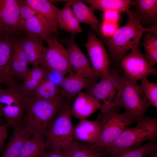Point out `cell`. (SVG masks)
<instances>
[{"instance_id": "obj_24", "label": "cell", "mask_w": 157, "mask_h": 157, "mask_svg": "<svg viewBox=\"0 0 157 157\" xmlns=\"http://www.w3.org/2000/svg\"><path fill=\"white\" fill-rule=\"evenodd\" d=\"M71 7L75 17L80 23L89 25L94 31H98L100 28L99 21L94 13L95 9L88 7L82 0H72Z\"/></svg>"}, {"instance_id": "obj_11", "label": "cell", "mask_w": 157, "mask_h": 157, "mask_svg": "<svg viewBox=\"0 0 157 157\" xmlns=\"http://www.w3.org/2000/svg\"><path fill=\"white\" fill-rule=\"evenodd\" d=\"M110 70L108 76L101 78L100 81L87 88L85 92L99 101H102L105 104L114 101L122 75L116 69Z\"/></svg>"}, {"instance_id": "obj_6", "label": "cell", "mask_w": 157, "mask_h": 157, "mask_svg": "<svg viewBox=\"0 0 157 157\" xmlns=\"http://www.w3.org/2000/svg\"><path fill=\"white\" fill-rule=\"evenodd\" d=\"M116 109H108L101 111L97 120L101 128L99 139L94 146L102 149L110 144L128 126L133 122L125 113H119Z\"/></svg>"}, {"instance_id": "obj_23", "label": "cell", "mask_w": 157, "mask_h": 157, "mask_svg": "<svg viewBox=\"0 0 157 157\" xmlns=\"http://www.w3.org/2000/svg\"><path fill=\"white\" fill-rule=\"evenodd\" d=\"M13 133L4 148L2 157H18L25 142L31 136L23 126L14 127Z\"/></svg>"}, {"instance_id": "obj_37", "label": "cell", "mask_w": 157, "mask_h": 157, "mask_svg": "<svg viewBox=\"0 0 157 157\" xmlns=\"http://www.w3.org/2000/svg\"><path fill=\"white\" fill-rule=\"evenodd\" d=\"M147 157H157V149H155Z\"/></svg>"}, {"instance_id": "obj_31", "label": "cell", "mask_w": 157, "mask_h": 157, "mask_svg": "<svg viewBox=\"0 0 157 157\" xmlns=\"http://www.w3.org/2000/svg\"><path fill=\"white\" fill-rule=\"evenodd\" d=\"M140 81L141 83L140 86L145 98L151 106L157 108V83L151 82L147 77L144 78Z\"/></svg>"}, {"instance_id": "obj_13", "label": "cell", "mask_w": 157, "mask_h": 157, "mask_svg": "<svg viewBox=\"0 0 157 157\" xmlns=\"http://www.w3.org/2000/svg\"><path fill=\"white\" fill-rule=\"evenodd\" d=\"M21 30L17 0H0V31L17 33Z\"/></svg>"}, {"instance_id": "obj_26", "label": "cell", "mask_w": 157, "mask_h": 157, "mask_svg": "<svg viewBox=\"0 0 157 157\" xmlns=\"http://www.w3.org/2000/svg\"><path fill=\"white\" fill-rule=\"evenodd\" d=\"M95 9L106 12L113 11L126 13L131 7L130 0H83Z\"/></svg>"}, {"instance_id": "obj_39", "label": "cell", "mask_w": 157, "mask_h": 157, "mask_svg": "<svg viewBox=\"0 0 157 157\" xmlns=\"http://www.w3.org/2000/svg\"><path fill=\"white\" fill-rule=\"evenodd\" d=\"M1 88V87H0V89Z\"/></svg>"}, {"instance_id": "obj_40", "label": "cell", "mask_w": 157, "mask_h": 157, "mask_svg": "<svg viewBox=\"0 0 157 157\" xmlns=\"http://www.w3.org/2000/svg\"><path fill=\"white\" fill-rule=\"evenodd\" d=\"M1 32V31H0V32Z\"/></svg>"}, {"instance_id": "obj_38", "label": "cell", "mask_w": 157, "mask_h": 157, "mask_svg": "<svg viewBox=\"0 0 157 157\" xmlns=\"http://www.w3.org/2000/svg\"><path fill=\"white\" fill-rule=\"evenodd\" d=\"M2 118L0 117V124L3 122V120Z\"/></svg>"}, {"instance_id": "obj_14", "label": "cell", "mask_w": 157, "mask_h": 157, "mask_svg": "<svg viewBox=\"0 0 157 157\" xmlns=\"http://www.w3.org/2000/svg\"><path fill=\"white\" fill-rule=\"evenodd\" d=\"M14 41L7 36L0 34V83L5 84L8 88L19 87L16 83L10 69V61Z\"/></svg>"}, {"instance_id": "obj_20", "label": "cell", "mask_w": 157, "mask_h": 157, "mask_svg": "<svg viewBox=\"0 0 157 157\" xmlns=\"http://www.w3.org/2000/svg\"><path fill=\"white\" fill-rule=\"evenodd\" d=\"M22 29L27 36L37 38L42 41L53 37L54 33L47 23L38 15L26 20L22 25Z\"/></svg>"}, {"instance_id": "obj_19", "label": "cell", "mask_w": 157, "mask_h": 157, "mask_svg": "<svg viewBox=\"0 0 157 157\" xmlns=\"http://www.w3.org/2000/svg\"><path fill=\"white\" fill-rule=\"evenodd\" d=\"M28 4L50 26L54 33L57 31V16L60 9L47 0H26Z\"/></svg>"}, {"instance_id": "obj_15", "label": "cell", "mask_w": 157, "mask_h": 157, "mask_svg": "<svg viewBox=\"0 0 157 157\" xmlns=\"http://www.w3.org/2000/svg\"><path fill=\"white\" fill-rule=\"evenodd\" d=\"M102 104L100 101L86 93L78 94L71 106L72 116L80 120L87 119L97 110L100 109Z\"/></svg>"}, {"instance_id": "obj_2", "label": "cell", "mask_w": 157, "mask_h": 157, "mask_svg": "<svg viewBox=\"0 0 157 157\" xmlns=\"http://www.w3.org/2000/svg\"><path fill=\"white\" fill-rule=\"evenodd\" d=\"M67 101L62 94L52 100H39L33 96L28 97L23 124L24 127L31 136L44 137L49 124Z\"/></svg>"}, {"instance_id": "obj_32", "label": "cell", "mask_w": 157, "mask_h": 157, "mask_svg": "<svg viewBox=\"0 0 157 157\" xmlns=\"http://www.w3.org/2000/svg\"><path fill=\"white\" fill-rule=\"evenodd\" d=\"M72 0H68L65 3L63 8L60 10L57 16L59 28L61 29L63 26L75 15L71 7Z\"/></svg>"}, {"instance_id": "obj_7", "label": "cell", "mask_w": 157, "mask_h": 157, "mask_svg": "<svg viewBox=\"0 0 157 157\" xmlns=\"http://www.w3.org/2000/svg\"><path fill=\"white\" fill-rule=\"evenodd\" d=\"M17 88L0 89V117L9 126L23 124L28 97Z\"/></svg>"}, {"instance_id": "obj_17", "label": "cell", "mask_w": 157, "mask_h": 157, "mask_svg": "<svg viewBox=\"0 0 157 157\" xmlns=\"http://www.w3.org/2000/svg\"><path fill=\"white\" fill-rule=\"evenodd\" d=\"M73 127V136L74 140L87 143L95 144L98 142L101 132V128L97 120L87 119L80 120Z\"/></svg>"}, {"instance_id": "obj_30", "label": "cell", "mask_w": 157, "mask_h": 157, "mask_svg": "<svg viewBox=\"0 0 157 157\" xmlns=\"http://www.w3.org/2000/svg\"><path fill=\"white\" fill-rule=\"evenodd\" d=\"M144 56L147 62L154 67L157 63V32H148L143 37Z\"/></svg>"}, {"instance_id": "obj_9", "label": "cell", "mask_w": 157, "mask_h": 157, "mask_svg": "<svg viewBox=\"0 0 157 157\" xmlns=\"http://www.w3.org/2000/svg\"><path fill=\"white\" fill-rule=\"evenodd\" d=\"M119 65L122 75L130 81L137 83L138 81L150 75L157 76L156 69L147 62L138 47L131 50L121 60Z\"/></svg>"}, {"instance_id": "obj_3", "label": "cell", "mask_w": 157, "mask_h": 157, "mask_svg": "<svg viewBox=\"0 0 157 157\" xmlns=\"http://www.w3.org/2000/svg\"><path fill=\"white\" fill-rule=\"evenodd\" d=\"M133 127L126 128L110 144L99 149L105 157L116 151L140 145L146 140L157 141V118L144 117Z\"/></svg>"}, {"instance_id": "obj_8", "label": "cell", "mask_w": 157, "mask_h": 157, "mask_svg": "<svg viewBox=\"0 0 157 157\" xmlns=\"http://www.w3.org/2000/svg\"><path fill=\"white\" fill-rule=\"evenodd\" d=\"M46 41L48 47L39 65L49 72L57 73L64 76L73 72L67 50L53 37Z\"/></svg>"}, {"instance_id": "obj_10", "label": "cell", "mask_w": 157, "mask_h": 157, "mask_svg": "<svg viewBox=\"0 0 157 157\" xmlns=\"http://www.w3.org/2000/svg\"><path fill=\"white\" fill-rule=\"evenodd\" d=\"M85 46L94 72L100 78L108 76L110 73V58L102 41L94 34L89 33Z\"/></svg>"}, {"instance_id": "obj_1", "label": "cell", "mask_w": 157, "mask_h": 157, "mask_svg": "<svg viewBox=\"0 0 157 157\" xmlns=\"http://www.w3.org/2000/svg\"><path fill=\"white\" fill-rule=\"evenodd\" d=\"M126 13L128 16L126 24L104 38L109 57L119 63L128 51L138 47L144 32H157V27H143L135 10H129Z\"/></svg>"}, {"instance_id": "obj_12", "label": "cell", "mask_w": 157, "mask_h": 157, "mask_svg": "<svg viewBox=\"0 0 157 157\" xmlns=\"http://www.w3.org/2000/svg\"><path fill=\"white\" fill-rule=\"evenodd\" d=\"M75 35L65 40L70 64L76 73L95 82L100 78L93 71L89 60L76 44Z\"/></svg>"}, {"instance_id": "obj_34", "label": "cell", "mask_w": 157, "mask_h": 157, "mask_svg": "<svg viewBox=\"0 0 157 157\" xmlns=\"http://www.w3.org/2000/svg\"><path fill=\"white\" fill-rule=\"evenodd\" d=\"M80 22L75 17H74L67 22L62 28L71 35H75L82 31Z\"/></svg>"}, {"instance_id": "obj_5", "label": "cell", "mask_w": 157, "mask_h": 157, "mask_svg": "<svg viewBox=\"0 0 157 157\" xmlns=\"http://www.w3.org/2000/svg\"><path fill=\"white\" fill-rule=\"evenodd\" d=\"M72 101H68L52 121L44 137L46 148L64 151L74 140L70 112Z\"/></svg>"}, {"instance_id": "obj_36", "label": "cell", "mask_w": 157, "mask_h": 157, "mask_svg": "<svg viewBox=\"0 0 157 157\" xmlns=\"http://www.w3.org/2000/svg\"><path fill=\"white\" fill-rule=\"evenodd\" d=\"M42 157H67L63 151L60 150H51L45 151Z\"/></svg>"}, {"instance_id": "obj_22", "label": "cell", "mask_w": 157, "mask_h": 157, "mask_svg": "<svg viewBox=\"0 0 157 157\" xmlns=\"http://www.w3.org/2000/svg\"><path fill=\"white\" fill-rule=\"evenodd\" d=\"M27 56L20 40L14 41L13 52L10 61V69L15 77L24 79L28 69Z\"/></svg>"}, {"instance_id": "obj_18", "label": "cell", "mask_w": 157, "mask_h": 157, "mask_svg": "<svg viewBox=\"0 0 157 157\" xmlns=\"http://www.w3.org/2000/svg\"><path fill=\"white\" fill-rule=\"evenodd\" d=\"M131 6L140 22L147 27H157V0H131Z\"/></svg>"}, {"instance_id": "obj_28", "label": "cell", "mask_w": 157, "mask_h": 157, "mask_svg": "<svg viewBox=\"0 0 157 157\" xmlns=\"http://www.w3.org/2000/svg\"><path fill=\"white\" fill-rule=\"evenodd\" d=\"M44 138L35 135L28 139L22 146L18 157H42L46 149Z\"/></svg>"}, {"instance_id": "obj_4", "label": "cell", "mask_w": 157, "mask_h": 157, "mask_svg": "<svg viewBox=\"0 0 157 157\" xmlns=\"http://www.w3.org/2000/svg\"><path fill=\"white\" fill-rule=\"evenodd\" d=\"M114 108H123L137 122L145 117V114L151 106L147 100L137 83H133L122 75L118 85L116 97L111 104Z\"/></svg>"}, {"instance_id": "obj_29", "label": "cell", "mask_w": 157, "mask_h": 157, "mask_svg": "<svg viewBox=\"0 0 157 157\" xmlns=\"http://www.w3.org/2000/svg\"><path fill=\"white\" fill-rule=\"evenodd\" d=\"M60 89L57 85L46 78L38 85L33 96L39 100H52L61 95Z\"/></svg>"}, {"instance_id": "obj_33", "label": "cell", "mask_w": 157, "mask_h": 157, "mask_svg": "<svg viewBox=\"0 0 157 157\" xmlns=\"http://www.w3.org/2000/svg\"><path fill=\"white\" fill-rule=\"evenodd\" d=\"M21 22L22 26L25 21L37 15L36 12L28 4L26 0H17Z\"/></svg>"}, {"instance_id": "obj_21", "label": "cell", "mask_w": 157, "mask_h": 157, "mask_svg": "<svg viewBox=\"0 0 157 157\" xmlns=\"http://www.w3.org/2000/svg\"><path fill=\"white\" fill-rule=\"evenodd\" d=\"M20 40L27 56L28 64L33 67L38 66L47 49L42 44L43 41L38 38L30 36Z\"/></svg>"}, {"instance_id": "obj_25", "label": "cell", "mask_w": 157, "mask_h": 157, "mask_svg": "<svg viewBox=\"0 0 157 157\" xmlns=\"http://www.w3.org/2000/svg\"><path fill=\"white\" fill-rule=\"evenodd\" d=\"M63 151L67 157H105L93 145L74 140L70 146Z\"/></svg>"}, {"instance_id": "obj_27", "label": "cell", "mask_w": 157, "mask_h": 157, "mask_svg": "<svg viewBox=\"0 0 157 157\" xmlns=\"http://www.w3.org/2000/svg\"><path fill=\"white\" fill-rule=\"evenodd\" d=\"M156 149L157 141L150 140L144 144L128 147L105 157H146Z\"/></svg>"}, {"instance_id": "obj_16", "label": "cell", "mask_w": 157, "mask_h": 157, "mask_svg": "<svg viewBox=\"0 0 157 157\" xmlns=\"http://www.w3.org/2000/svg\"><path fill=\"white\" fill-rule=\"evenodd\" d=\"M96 82L73 72L64 77L60 85L61 94L69 101L84 89L88 88Z\"/></svg>"}, {"instance_id": "obj_35", "label": "cell", "mask_w": 157, "mask_h": 157, "mask_svg": "<svg viewBox=\"0 0 157 157\" xmlns=\"http://www.w3.org/2000/svg\"><path fill=\"white\" fill-rule=\"evenodd\" d=\"M9 126L6 123L0 125V149H2L7 137V128Z\"/></svg>"}]
</instances>
